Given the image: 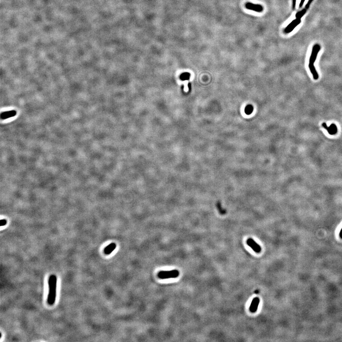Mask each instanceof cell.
I'll return each instance as SVG.
<instances>
[{
	"label": "cell",
	"mask_w": 342,
	"mask_h": 342,
	"mask_svg": "<svg viewBox=\"0 0 342 342\" xmlns=\"http://www.w3.org/2000/svg\"><path fill=\"white\" fill-rule=\"evenodd\" d=\"M339 236L340 237V238H341V239H342V229H341V231H340Z\"/></svg>",
	"instance_id": "17"
},
{
	"label": "cell",
	"mask_w": 342,
	"mask_h": 342,
	"mask_svg": "<svg viewBox=\"0 0 342 342\" xmlns=\"http://www.w3.org/2000/svg\"><path fill=\"white\" fill-rule=\"evenodd\" d=\"M116 248V244L115 243H112L104 249V253L106 255H109L111 254L113 251L115 250Z\"/></svg>",
	"instance_id": "9"
},
{
	"label": "cell",
	"mask_w": 342,
	"mask_h": 342,
	"mask_svg": "<svg viewBox=\"0 0 342 342\" xmlns=\"http://www.w3.org/2000/svg\"><path fill=\"white\" fill-rule=\"evenodd\" d=\"M180 272L177 269L171 271H162L158 273V278L160 279H166L176 278L179 276Z\"/></svg>",
	"instance_id": "3"
},
{
	"label": "cell",
	"mask_w": 342,
	"mask_h": 342,
	"mask_svg": "<svg viewBox=\"0 0 342 342\" xmlns=\"http://www.w3.org/2000/svg\"><path fill=\"white\" fill-rule=\"evenodd\" d=\"M253 110V107L251 105H248L246 107H245V112L247 115H250L252 113Z\"/></svg>",
	"instance_id": "11"
},
{
	"label": "cell",
	"mask_w": 342,
	"mask_h": 342,
	"mask_svg": "<svg viewBox=\"0 0 342 342\" xmlns=\"http://www.w3.org/2000/svg\"><path fill=\"white\" fill-rule=\"evenodd\" d=\"M57 278L55 275H51L48 280L49 293L47 302L50 305H53L55 303L56 298V288H57Z\"/></svg>",
	"instance_id": "1"
},
{
	"label": "cell",
	"mask_w": 342,
	"mask_h": 342,
	"mask_svg": "<svg viewBox=\"0 0 342 342\" xmlns=\"http://www.w3.org/2000/svg\"><path fill=\"white\" fill-rule=\"evenodd\" d=\"M322 126L327 130L328 133L331 135H336L337 132V128L336 126L334 124H331L329 127H328L326 123L322 124Z\"/></svg>",
	"instance_id": "7"
},
{
	"label": "cell",
	"mask_w": 342,
	"mask_h": 342,
	"mask_svg": "<svg viewBox=\"0 0 342 342\" xmlns=\"http://www.w3.org/2000/svg\"><path fill=\"white\" fill-rule=\"evenodd\" d=\"M259 302H260V300H259V298H255L253 299L251 304H250V312H252V313H255V312H256L257 308H258L259 304Z\"/></svg>",
	"instance_id": "8"
},
{
	"label": "cell",
	"mask_w": 342,
	"mask_h": 342,
	"mask_svg": "<svg viewBox=\"0 0 342 342\" xmlns=\"http://www.w3.org/2000/svg\"><path fill=\"white\" fill-rule=\"evenodd\" d=\"M245 6V7L246 8V9L250 10L256 11L257 13H261L263 11V10H264V8L263 6L260 4H254L253 3H250V2L246 3Z\"/></svg>",
	"instance_id": "4"
},
{
	"label": "cell",
	"mask_w": 342,
	"mask_h": 342,
	"mask_svg": "<svg viewBox=\"0 0 342 342\" xmlns=\"http://www.w3.org/2000/svg\"><path fill=\"white\" fill-rule=\"evenodd\" d=\"M305 1V0H301V1L300 3V4H299V8H301L302 7V6H303V4H304V3Z\"/></svg>",
	"instance_id": "16"
},
{
	"label": "cell",
	"mask_w": 342,
	"mask_h": 342,
	"mask_svg": "<svg viewBox=\"0 0 342 342\" xmlns=\"http://www.w3.org/2000/svg\"><path fill=\"white\" fill-rule=\"evenodd\" d=\"M295 4H296V0H293V5H292V8L293 10H294L295 8Z\"/></svg>",
	"instance_id": "15"
},
{
	"label": "cell",
	"mask_w": 342,
	"mask_h": 342,
	"mask_svg": "<svg viewBox=\"0 0 342 342\" xmlns=\"http://www.w3.org/2000/svg\"><path fill=\"white\" fill-rule=\"evenodd\" d=\"M190 77V75L188 73H185L182 76V79L183 80H187Z\"/></svg>",
	"instance_id": "13"
},
{
	"label": "cell",
	"mask_w": 342,
	"mask_h": 342,
	"mask_svg": "<svg viewBox=\"0 0 342 342\" xmlns=\"http://www.w3.org/2000/svg\"><path fill=\"white\" fill-rule=\"evenodd\" d=\"M247 244L255 251V252L259 253L261 251V248L260 246L252 239L249 238L247 240Z\"/></svg>",
	"instance_id": "6"
},
{
	"label": "cell",
	"mask_w": 342,
	"mask_h": 342,
	"mask_svg": "<svg viewBox=\"0 0 342 342\" xmlns=\"http://www.w3.org/2000/svg\"><path fill=\"white\" fill-rule=\"evenodd\" d=\"M320 51V46L318 44H316L314 46L312 52L311 54L310 58L309 59V68L310 72L313 75V78L314 80H318L319 76L316 68L314 66V63L316 61L317 58V56L318 55V52Z\"/></svg>",
	"instance_id": "2"
},
{
	"label": "cell",
	"mask_w": 342,
	"mask_h": 342,
	"mask_svg": "<svg viewBox=\"0 0 342 342\" xmlns=\"http://www.w3.org/2000/svg\"><path fill=\"white\" fill-rule=\"evenodd\" d=\"M305 13H306V9H303L302 11L298 12L297 14H295V17L296 18L301 19L302 17L303 16V15L305 14Z\"/></svg>",
	"instance_id": "12"
},
{
	"label": "cell",
	"mask_w": 342,
	"mask_h": 342,
	"mask_svg": "<svg viewBox=\"0 0 342 342\" xmlns=\"http://www.w3.org/2000/svg\"><path fill=\"white\" fill-rule=\"evenodd\" d=\"M313 1V0H309V1H308V3H307V5H306V6H305V8H306V9H307L309 8V6H310L311 3H312Z\"/></svg>",
	"instance_id": "14"
},
{
	"label": "cell",
	"mask_w": 342,
	"mask_h": 342,
	"mask_svg": "<svg viewBox=\"0 0 342 342\" xmlns=\"http://www.w3.org/2000/svg\"><path fill=\"white\" fill-rule=\"evenodd\" d=\"M259 290H257V291H255V293H256V294H257V293H259Z\"/></svg>",
	"instance_id": "18"
},
{
	"label": "cell",
	"mask_w": 342,
	"mask_h": 342,
	"mask_svg": "<svg viewBox=\"0 0 342 342\" xmlns=\"http://www.w3.org/2000/svg\"><path fill=\"white\" fill-rule=\"evenodd\" d=\"M216 207L218 210L219 212H220V214L221 215H224L226 214V210L222 208L221 204V202H217Z\"/></svg>",
	"instance_id": "10"
},
{
	"label": "cell",
	"mask_w": 342,
	"mask_h": 342,
	"mask_svg": "<svg viewBox=\"0 0 342 342\" xmlns=\"http://www.w3.org/2000/svg\"><path fill=\"white\" fill-rule=\"evenodd\" d=\"M301 23V19L296 18V19L293 20L290 24H288L284 30V32L285 33H289L292 32L295 28L299 25Z\"/></svg>",
	"instance_id": "5"
}]
</instances>
